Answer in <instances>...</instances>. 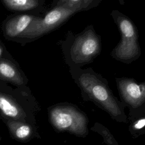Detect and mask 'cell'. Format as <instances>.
Wrapping results in <instances>:
<instances>
[{"label":"cell","mask_w":145,"mask_h":145,"mask_svg":"<svg viewBox=\"0 0 145 145\" xmlns=\"http://www.w3.org/2000/svg\"><path fill=\"white\" fill-rule=\"evenodd\" d=\"M7 126L12 137L20 142H27L33 137V131L32 126L27 122L9 120Z\"/></svg>","instance_id":"9c48e42d"},{"label":"cell","mask_w":145,"mask_h":145,"mask_svg":"<svg viewBox=\"0 0 145 145\" xmlns=\"http://www.w3.org/2000/svg\"><path fill=\"white\" fill-rule=\"evenodd\" d=\"M120 101L129 108L130 119L145 115V82H138L131 78H116Z\"/></svg>","instance_id":"5b68a950"},{"label":"cell","mask_w":145,"mask_h":145,"mask_svg":"<svg viewBox=\"0 0 145 145\" xmlns=\"http://www.w3.org/2000/svg\"><path fill=\"white\" fill-rule=\"evenodd\" d=\"M70 72L84 101L93 103L114 120L126 122L125 106L113 93L107 80L92 68H71Z\"/></svg>","instance_id":"6da1fadb"},{"label":"cell","mask_w":145,"mask_h":145,"mask_svg":"<svg viewBox=\"0 0 145 145\" xmlns=\"http://www.w3.org/2000/svg\"><path fill=\"white\" fill-rule=\"evenodd\" d=\"M91 130L96 131L103 135L105 141L109 145H114L113 142H115V140L113 137L110 133L108 129H106L103 125L96 122L95 123L94 126L91 127Z\"/></svg>","instance_id":"4fadbf2b"},{"label":"cell","mask_w":145,"mask_h":145,"mask_svg":"<svg viewBox=\"0 0 145 145\" xmlns=\"http://www.w3.org/2000/svg\"><path fill=\"white\" fill-rule=\"evenodd\" d=\"M0 76L18 85L23 83L22 79L16 68L7 61H0Z\"/></svg>","instance_id":"8fae6325"},{"label":"cell","mask_w":145,"mask_h":145,"mask_svg":"<svg viewBox=\"0 0 145 145\" xmlns=\"http://www.w3.org/2000/svg\"><path fill=\"white\" fill-rule=\"evenodd\" d=\"M1 137H0V140H1Z\"/></svg>","instance_id":"2e32d148"},{"label":"cell","mask_w":145,"mask_h":145,"mask_svg":"<svg viewBox=\"0 0 145 145\" xmlns=\"http://www.w3.org/2000/svg\"><path fill=\"white\" fill-rule=\"evenodd\" d=\"M110 15L121 34L120 41L110 52V56L118 61L130 64L141 55L137 27L130 18L118 10H113Z\"/></svg>","instance_id":"3957f363"},{"label":"cell","mask_w":145,"mask_h":145,"mask_svg":"<svg viewBox=\"0 0 145 145\" xmlns=\"http://www.w3.org/2000/svg\"><path fill=\"white\" fill-rule=\"evenodd\" d=\"M2 2L8 8L18 11L32 9L39 3L38 1L36 0H4Z\"/></svg>","instance_id":"7c38bea8"},{"label":"cell","mask_w":145,"mask_h":145,"mask_svg":"<svg viewBox=\"0 0 145 145\" xmlns=\"http://www.w3.org/2000/svg\"><path fill=\"white\" fill-rule=\"evenodd\" d=\"M144 127H145V115L135 118L131 126L133 130H139Z\"/></svg>","instance_id":"5bb4252c"},{"label":"cell","mask_w":145,"mask_h":145,"mask_svg":"<svg viewBox=\"0 0 145 145\" xmlns=\"http://www.w3.org/2000/svg\"><path fill=\"white\" fill-rule=\"evenodd\" d=\"M0 110L10 120L25 122L20 108L9 97L0 93Z\"/></svg>","instance_id":"ba28073f"},{"label":"cell","mask_w":145,"mask_h":145,"mask_svg":"<svg viewBox=\"0 0 145 145\" xmlns=\"http://www.w3.org/2000/svg\"><path fill=\"white\" fill-rule=\"evenodd\" d=\"M101 2V0H61L57 2L56 6L78 12L96 7Z\"/></svg>","instance_id":"30bf717a"},{"label":"cell","mask_w":145,"mask_h":145,"mask_svg":"<svg viewBox=\"0 0 145 145\" xmlns=\"http://www.w3.org/2000/svg\"><path fill=\"white\" fill-rule=\"evenodd\" d=\"M35 19V17L29 15H20L14 17L5 25L6 35L11 37L20 36Z\"/></svg>","instance_id":"52a82bcc"},{"label":"cell","mask_w":145,"mask_h":145,"mask_svg":"<svg viewBox=\"0 0 145 145\" xmlns=\"http://www.w3.org/2000/svg\"><path fill=\"white\" fill-rule=\"evenodd\" d=\"M76 13L67 8L56 6L43 18H35L20 36L27 38L40 36L59 27Z\"/></svg>","instance_id":"8992f818"},{"label":"cell","mask_w":145,"mask_h":145,"mask_svg":"<svg viewBox=\"0 0 145 145\" xmlns=\"http://www.w3.org/2000/svg\"><path fill=\"white\" fill-rule=\"evenodd\" d=\"M49 120L53 127L60 131H67L79 137H85L88 133V119L76 105L62 103L49 110Z\"/></svg>","instance_id":"277c9868"},{"label":"cell","mask_w":145,"mask_h":145,"mask_svg":"<svg viewBox=\"0 0 145 145\" xmlns=\"http://www.w3.org/2000/svg\"><path fill=\"white\" fill-rule=\"evenodd\" d=\"M62 47L70 69L82 68L92 63L100 54L101 37L96 32L93 26L89 25L79 33L69 31Z\"/></svg>","instance_id":"7a4b0ae2"},{"label":"cell","mask_w":145,"mask_h":145,"mask_svg":"<svg viewBox=\"0 0 145 145\" xmlns=\"http://www.w3.org/2000/svg\"><path fill=\"white\" fill-rule=\"evenodd\" d=\"M2 51H3V49H2V46H0V56H1V54H2Z\"/></svg>","instance_id":"9a60e30c"}]
</instances>
